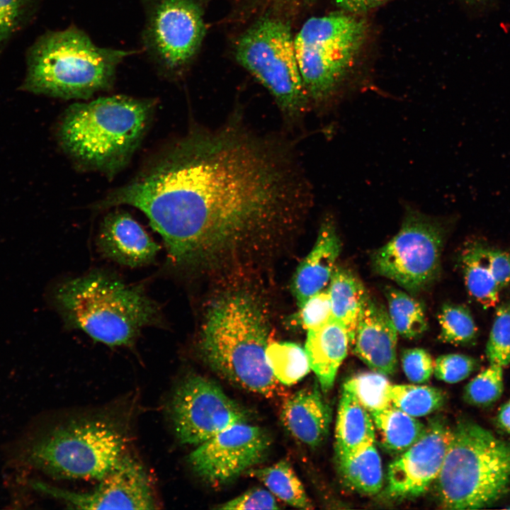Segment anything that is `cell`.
<instances>
[{"label": "cell", "mask_w": 510, "mask_h": 510, "mask_svg": "<svg viewBox=\"0 0 510 510\" xmlns=\"http://www.w3.org/2000/svg\"><path fill=\"white\" fill-rule=\"evenodd\" d=\"M312 198L290 149L236 119L191 130L99 204L141 210L164 240L170 264L191 269L293 227Z\"/></svg>", "instance_id": "cell-1"}, {"label": "cell", "mask_w": 510, "mask_h": 510, "mask_svg": "<svg viewBox=\"0 0 510 510\" xmlns=\"http://www.w3.org/2000/svg\"><path fill=\"white\" fill-rule=\"evenodd\" d=\"M126 438L115 423L84 417L34 422L7 448L12 466L59 479L100 480L125 455Z\"/></svg>", "instance_id": "cell-2"}, {"label": "cell", "mask_w": 510, "mask_h": 510, "mask_svg": "<svg viewBox=\"0 0 510 510\" xmlns=\"http://www.w3.org/2000/svg\"><path fill=\"white\" fill-rule=\"evenodd\" d=\"M52 302L64 323L109 346H130L142 329L162 323L157 303L141 286L93 271L58 284Z\"/></svg>", "instance_id": "cell-3"}, {"label": "cell", "mask_w": 510, "mask_h": 510, "mask_svg": "<svg viewBox=\"0 0 510 510\" xmlns=\"http://www.w3.org/2000/svg\"><path fill=\"white\" fill-rule=\"evenodd\" d=\"M154 108L152 99L120 95L74 103L60 121L59 142L79 164L113 174L139 146Z\"/></svg>", "instance_id": "cell-4"}, {"label": "cell", "mask_w": 510, "mask_h": 510, "mask_svg": "<svg viewBox=\"0 0 510 510\" xmlns=\"http://www.w3.org/2000/svg\"><path fill=\"white\" fill-rule=\"evenodd\" d=\"M268 329L255 302L243 295H229L208 310L199 348L210 367L239 387L266 397L280 384L267 362Z\"/></svg>", "instance_id": "cell-5"}, {"label": "cell", "mask_w": 510, "mask_h": 510, "mask_svg": "<svg viewBox=\"0 0 510 510\" xmlns=\"http://www.w3.org/2000/svg\"><path fill=\"white\" fill-rule=\"evenodd\" d=\"M135 52L98 47L75 26L50 31L29 48L21 89L64 99H87L109 89L118 64Z\"/></svg>", "instance_id": "cell-6"}, {"label": "cell", "mask_w": 510, "mask_h": 510, "mask_svg": "<svg viewBox=\"0 0 510 510\" xmlns=\"http://www.w3.org/2000/svg\"><path fill=\"white\" fill-rule=\"evenodd\" d=\"M441 507H486L510 487V442L496 437L475 422L463 420L453 436L435 481Z\"/></svg>", "instance_id": "cell-7"}, {"label": "cell", "mask_w": 510, "mask_h": 510, "mask_svg": "<svg viewBox=\"0 0 510 510\" xmlns=\"http://www.w3.org/2000/svg\"><path fill=\"white\" fill-rule=\"evenodd\" d=\"M362 20L331 14L307 20L294 38L296 58L308 99L324 104L334 97L365 40Z\"/></svg>", "instance_id": "cell-8"}, {"label": "cell", "mask_w": 510, "mask_h": 510, "mask_svg": "<svg viewBox=\"0 0 510 510\" xmlns=\"http://www.w3.org/2000/svg\"><path fill=\"white\" fill-rule=\"evenodd\" d=\"M235 51L238 62L271 92L284 116L298 118L309 99L288 25L263 18L239 38Z\"/></svg>", "instance_id": "cell-9"}, {"label": "cell", "mask_w": 510, "mask_h": 510, "mask_svg": "<svg viewBox=\"0 0 510 510\" xmlns=\"http://www.w3.org/2000/svg\"><path fill=\"white\" fill-rule=\"evenodd\" d=\"M448 227V220L407 205L398 232L372 255L374 271L410 293L424 290L440 272Z\"/></svg>", "instance_id": "cell-10"}, {"label": "cell", "mask_w": 510, "mask_h": 510, "mask_svg": "<svg viewBox=\"0 0 510 510\" xmlns=\"http://www.w3.org/2000/svg\"><path fill=\"white\" fill-rule=\"evenodd\" d=\"M142 41L164 76L175 77L189 64L205 35L202 10L194 0H142Z\"/></svg>", "instance_id": "cell-11"}, {"label": "cell", "mask_w": 510, "mask_h": 510, "mask_svg": "<svg viewBox=\"0 0 510 510\" xmlns=\"http://www.w3.org/2000/svg\"><path fill=\"white\" fill-rule=\"evenodd\" d=\"M179 441L199 445L225 429L249 419L247 412L213 381L186 378L176 388L169 407Z\"/></svg>", "instance_id": "cell-12"}, {"label": "cell", "mask_w": 510, "mask_h": 510, "mask_svg": "<svg viewBox=\"0 0 510 510\" xmlns=\"http://www.w3.org/2000/svg\"><path fill=\"white\" fill-rule=\"evenodd\" d=\"M271 442L261 427L240 423L198 445L188 461L202 480L212 486H220L261 463Z\"/></svg>", "instance_id": "cell-13"}, {"label": "cell", "mask_w": 510, "mask_h": 510, "mask_svg": "<svg viewBox=\"0 0 510 510\" xmlns=\"http://www.w3.org/2000/svg\"><path fill=\"white\" fill-rule=\"evenodd\" d=\"M89 492L64 490L43 482L39 491L80 509H153L157 508L152 482L143 466L125 454L119 463Z\"/></svg>", "instance_id": "cell-14"}, {"label": "cell", "mask_w": 510, "mask_h": 510, "mask_svg": "<svg viewBox=\"0 0 510 510\" xmlns=\"http://www.w3.org/2000/svg\"><path fill=\"white\" fill-rule=\"evenodd\" d=\"M452 436L453 429L445 420H430L422 436L389 465L387 494L407 499L426 492L440 473Z\"/></svg>", "instance_id": "cell-15"}, {"label": "cell", "mask_w": 510, "mask_h": 510, "mask_svg": "<svg viewBox=\"0 0 510 510\" xmlns=\"http://www.w3.org/2000/svg\"><path fill=\"white\" fill-rule=\"evenodd\" d=\"M397 334L387 310L368 295L351 345L356 356L373 371L393 375L397 366Z\"/></svg>", "instance_id": "cell-16"}, {"label": "cell", "mask_w": 510, "mask_h": 510, "mask_svg": "<svg viewBox=\"0 0 510 510\" xmlns=\"http://www.w3.org/2000/svg\"><path fill=\"white\" fill-rule=\"evenodd\" d=\"M96 243L104 257L129 267L150 264L160 249L129 213L119 210L104 217Z\"/></svg>", "instance_id": "cell-17"}, {"label": "cell", "mask_w": 510, "mask_h": 510, "mask_svg": "<svg viewBox=\"0 0 510 510\" xmlns=\"http://www.w3.org/2000/svg\"><path fill=\"white\" fill-rule=\"evenodd\" d=\"M341 251V241L334 221L326 218L321 224L314 246L295 273L292 291L298 306L323 290L329 283Z\"/></svg>", "instance_id": "cell-18"}, {"label": "cell", "mask_w": 510, "mask_h": 510, "mask_svg": "<svg viewBox=\"0 0 510 510\" xmlns=\"http://www.w3.org/2000/svg\"><path fill=\"white\" fill-rule=\"evenodd\" d=\"M281 421L298 441L314 448L327 437L332 420L331 408L318 387L302 388L284 402Z\"/></svg>", "instance_id": "cell-19"}, {"label": "cell", "mask_w": 510, "mask_h": 510, "mask_svg": "<svg viewBox=\"0 0 510 510\" xmlns=\"http://www.w3.org/2000/svg\"><path fill=\"white\" fill-rule=\"evenodd\" d=\"M349 345L346 329L334 319L317 329L307 331L305 350L324 392L332 387Z\"/></svg>", "instance_id": "cell-20"}, {"label": "cell", "mask_w": 510, "mask_h": 510, "mask_svg": "<svg viewBox=\"0 0 510 510\" xmlns=\"http://www.w3.org/2000/svg\"><path fill=\"white\" fill-rule=\"evenodd\" d=\"M375 428L370 413L343 386L335 428L336 460L375 443Z\"/></svg>", "instance_id": "cell-21"}, {"label": "cell", "mask_w": 510, "mask_h": 510, "mask_svg": "<svg viewBox=\"0 0 510 510\" xmlns=\"http://www.w3.org/2000/svg\"><path fill=\"white\" fill-rule=\"evenodd\" d=\"M332 317L346 329L352 345L359 315L368 293L348 268L336 266L329 283Z\"/></svg>", "instance_id": "cell-22"}, {"label": "cell", "mask_w": 510, "mask_h": 510, "mask_svg": "<svg viewBox=\"0 0 510 510\" xmlns=\"http://www.w3.org/2000/svg\"><path fill=\"white\" fill-rule=\"evenodd\" d=\"M336 464L342 481L351 489L373 495L382 488V462L375 443L337 459Z\"/></svg>", "instance_id": "cell-23"}, {"label": "cell", "mask_w": 510, "mask_h": 510, "mask_svg": "<svg viewBox=\"0 0 510 510\" xmlns=\"http://www.w3.org/2000/svg\"><path fill=\"white\" fill-rule=\"evenodd\" d=\"M383 448L400 455L424 434L426 424L393 404L370 414Z\"/></svg>", "instance_id": "cell-24"}, {"label": "cell", "mask_w": 510, "mask_h": 510, "mask_svg": "<svg viewBox=\"0 0 510 510\" xmlns=\"http://www.w3.org/2000/svg\"><path fill=\"white\" fill-rule=\"evenodd\" d=\"M483 248L477 242L469 243L461 253L460 262L469 294L488 308L497 305L501 289L489 269Z\"/></svg>", "instance_id": "cell-25"}, {"label": "cell", "mask_w": 510, "mask_h": 510, "mask_svg": "<svg viewBox=\"0 0 510 510\" xmlns=\"http://www.w3.org/2000/svg\"><path fill=\"white\" fill-rule=\"evenodd\" d=\"M248 475L261 481L275 497L288 504L302 509L313 505L291 465L286 460L264 468H251Z\"/></svg>", "instance_id": "cell-26"}, {"label": "cell", "mask_w": 510, "mask_h": 510, "mask_svg": "<svg viewBox=\"0 0 510 510\" xmlns=\"http://www.w3.org/2000/svg\"><path fill=\"white\" fill-rule=\"evenodd\" d=\"M385 295L387 312L397 333L404 338L415 339L424 334L428 322L424 305L408 293L387 286Z\"/></svg>", "instance_id": "cell-27"}, {"label": "cell", "mask_w": 510, "mask_h": 510, "mask_svg": "<svg viewBox=\"0 0 510 510\" xmlns=\"http://www.w3.org/2000/svg\"><path fill=\"white\" fill-rule=\"evenodd\" d=\"M267 362L280 384L293 385L310 370L305 348L292 342L268 344L266 349Z\"/></svg>", "instance_id": "cell-28"}, {"label": "cell", "mask_w": 510, "mask_h": 510, "mask_svg": "<svg viewBox=\"0 0 510 510\" xmlns=\"http://www.w3.org/2000/svg\"><path fill=\"white\" fill-rule=\"evenodd\" d=\"M390 397L392 404L416 418L436 412L446 400L442 390L419 385H392Z\"/></svg>", "instance_id": "cell-29"}, {"label": "cell", "mask_w": 510, "mask_h": 510, "mask_svg": "<svg viewBox=\"0 0 510 510\" xmlns=\"http://www.w3.org/2000/svg\"><path fill=\"white\" fill-rule=\"evenodd\" d=\"M438 319L439 338L443 342L465 346L477 339V327L465 305L446 302L442 305Z\"/></svg>", "instance_id": "cell-30"}, {"label": "cell", "mask_w": 510, "mask_h": 510, "mask_svg": "<svg viewBox=\"0 0 510 510\" xmlns=\"http://www.w3.org/2000/svg\"><path fill=\"white\" fill-rule=\"evenodd\" d=\"M391 385L386 375L372 370L352 376L343 386L351 390L371 414L392 404L390 397Z\"/></svg>", "instance_id": "cell-31"}, {"label": "cell", "mask_w": 510, "mask_h": 510, "mask_svg": "<svg viewBox=\"0 0 510 510\" xmlns=\"http://www.w3.org/2000/svg\"><path fill=\"white\" fill-rule=\"evenodd\" d=\"M503 390V368L489 364L466 385L463 398L471 405L486 407L496 402Z\"/></svg>", "instance_id": "cell-32"}, {"label": "cell", "mask_w": 510, "mask_h": 510, "mask_svg": "<svg viewBox=\"0 0 510 510\" xmlns=\"http://www.w3.org/2000/svg\"><path fill=\"white\" fill-rule=\"evenodd\" d=\"M489 364L502 368L510 364V300L499 305L486 345Z\"/></svg>", "instance_id": "cell-33"}, {"label": "cell", "mask_w": 510, "mask_h": 510, "mask_svg": "<svg viewBox=\"0 0 510 510\" xmlns=\"http://www.w3.org/2000/svg\"><path fill=\"white\" fill-rule=\"evenodd\" d=\"M299 308L293 322L307 331L317 329L333 319L327 290L310 297Z\"/></svg>", "instance_id": "cell-34"}, {"label": "cell", "mask_w": 510, "mask_h": 510, "mask_svg": "<svg viewBox=\"0 0 510 510\" xmlns=\"http://www.w3.org/2000/svg\"><path fill=\"white\" fill-rule=\"evenodd\" d=\"M478 367L477 361L461 353H448L438 356L434 361L435 377L447 383H456L470 376Z\"/></svg>", "instance_id": "cell-35"}, {"label": "cell", "mask_w": 510, "mask_h": 510, "mask_svg": "<svg viewBox=\"0 0 510 510\" xmlns=\"http://www.w3.org/2000/svg\"><path fill=\"white\" fill-rule=\"evenodd\" d=\"M400 358L404 375L413 383L426 382L434 374V361L424 348H406L402 352Z\"/></svg>", "instance_id": "cell-36"}, {"label": "cell", "mask_w": 510, "mask_h": 510, "mask_svg": "<svg viewBox=\"0 0 510 510\" xmlns=\"http://www.w3.org/2000/svg\"><path fill=\"white\" fill-rule=\"evenodd\" d=\"M31 0H0V47L20 27Z\"/></svg>", "instance_id": "cell-37"}, {"label": "cell", "mask_w": 510, "mask_h": 510, "mask_svg": "<svg viewBox=\"0 0 510 510\" xmlns=\"http://www.w3.org/2000/svg\"><path fill=\"white\" fill-rule=\"evenodd\" d=\"M217 509H277L279 506L275 496L268 489L255 487L232 499Z\"/></svg>", "instance_id": "cell-38"}, {"label": "cell", "mask_w": 510, "mask_h": 510, "mask_svg": "<svg viewBox=\"0 0 510 510\" xmlns=\"http://www.w3.org/2000/svg\"><path fill=\"white\" fill-rule=\"evenodd\" d=\"M484 256L489 269L499 288L510 285V251L483 248Z\"/></svg>", "instance_id": "cell-39"}, {"label": "cell", "mask_w": 510, "mask_h": 510, "mask_svg": "<svg viewBox=\"0 0 510 510\" xmlns=\"http://www.w3.org/2000/svg\"><path fill=\"white\" fill-rule=\"evenodd\" d=\"M388 0H334L341 8L353 13H359L385 3Z\"/></svg>", "instance_id": "cell-40"}, {"label": "cell", "mask_w": 510, "mask_h": 510, "mask_svg": "<svg viewBox=\"0 0 510 510\" xmlns=\"http://www.w3.org/2000/svg\"><path fill=\"white\" fill-rule=\"evenodd\" d=\"M497 421L500 428L510 432V399L499 410Z\"/></svg>", "instance_id": "cell-41"}, {"label": "cell", "mask_w": 510, "mask_h": 510, "mask_svg": "<svg viewBox=\"0 0 510 510\" xmlns=\"http://www.w3.org/2000/svg\"><path fill=\"white\" fill-rule=\"evenodd\" d=\"M465 1L470 2V3H477V2H481L484 0H465Z\"/></svg>", "instance_id": "cell-42"}]
</instances>
